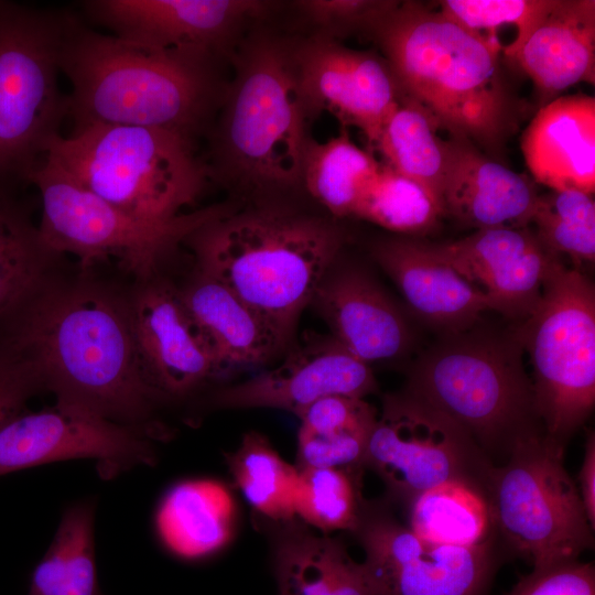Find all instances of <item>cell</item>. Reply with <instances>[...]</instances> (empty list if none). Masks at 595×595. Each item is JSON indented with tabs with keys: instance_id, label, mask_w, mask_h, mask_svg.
I'll return each instance as SVG.
<instances>
[{
	"instance_id": "cell-31",
	"label": "cell",
	"mask_w": 595,
	"mask_h": 595,
	"mask_svg": "<svg viewBox=\"0 0 595 595\" xmlns=\"http://www.w3.org/2000/svg\"><path fill=\"white\" fill-rule=\"evenodd\" d=\"M26 595H102L90 502L76 504L64 512L51 545L32 573Z\"/></svg>"
},
{
	"instance_id": "cell-28",
	"label": "cell",
	"mask_w": 595,
	"mask_h": 595,
	"mask_svg": "<svg viewBox=\"0 0 595 595\" xmlns=\"http://www.w3.org/2000/svg\"><path fill=\"white\" fill-rule=\"evenodd\" d=\"M377 416L361 398L329 396L312 403L299 415L296 468L359 470Z\"/></svg>"
},
{
	"instance_id": "cell-40",
	"label": "cell",
	"mask_w": 595,
	"mask_h": 595,
	"mask_svg": "<svg viewBox=\"0 0 595 595\" xmlns=\"http://www.w3.org/2000/svg\"><path fill=\"white\" fill-rule=\"evenodd\" d=\"M505 595H595V569L580 560L533 567Z\"/></svg>"
},
{
	"instance_id": "cell-25",
	"label": "cell",
	"mask_w": 595,
	"mask_h": 595,
	"mask_svg": "<svg viewBox=\"0 0 595 595\" xmlns=\"http://www.w3.org/2000/svg\"><path fill=\"white\" fill-rule=\"evenodd\" d=\"M180 295L219 372L230 366L264 364L285 346L255 310L202 272L197 271Z\"/></svg>"
},
{
	"instance_id": "cell-17",
	"label": "cell",
	"mask_w": 595,
	"mask_h": 595,
	"mask_svg": "<svg viewBox=\"0 0 595 595\" xmlns=\"http://www.w3.org/2000/svg\"><path fill=\"white\" fill-rule=\"evenodd\" d=\"M90 21L112 35L160 50L214 57L239 25L260 14L264 2L250 0H88Z\"/></svg>"
},
{
	"instance_id": "cell-41",
	"label": "cell",
	"mask_w": 595,
	"mask_h": 595,
	"mask_svg": "<svg viewBox=\"0 0 595 595\" xmlns=\"http://www.w3.org/2000/svg\"><path fill=\"white\" fill-rule=\"evenodd\" d=\"M39 391L34 376L0 350V428L20 414L26 400Z\"/></svg>"
},
{
	"instance_id": "cell-20",
	"label": "cell",
	"mask_w": 595,
	"mask_h": 595,
	"mask_svg": "<svg viewBox=\"0 0 595 595\" xmlns=\"http://www.w3.org/2000/svg\"><path fill=\"white\" fill-rule=\"evenodd\" d=\"M412 311L447 334L468 329L480 313L494 310L488 296L459 274L432 244L393 238L372 249Z\"/></svg>"
},
{
	"instance_id": "cell-36",
	"label": "cell",
	"mask_w": 595,
	"mask_h": 595,
	"mask_svg": "<svg viewBox=\"0 0 595 595\" xmlns=\"http://www.w3.org/2000/svg\"><path fill=\"white\" fill-rule=\"evenodd\" d=\"M359 470L328 467L299 469L295 515L324 532H354L365 502Z\"/></svg>"
},
{
	"instance_id": "cell-9",
	"label": "cell",
	"mask_w": 595,
	"mask_h": 595,
	"mask_svg": "<svg viewBox=\"0 0 595 595\" xmlns=\"http://www.w3.org/2000/svg\"><path fill=\"white\" fill-rule=\"evenodd\" d=\"M563 455L564 446L536 432L488 473L485 499L496 536L533 567L578 560L594 548V529Z\"/></svg>"
},
{
	"instance_id": "cell-22",
	"label": "cell",
	"mask_w": 595,
	"mask_h": 595,
	"mask_svg": "<svg viewBox=\"0 0 595 595\" xmlns=\"http://www.w3.org/2000/svg\"><path fill=\"white\" fill-rule=\"evenodd\" d=\"M329 270L310 304L331 336L368 365L403 354L411 342L409 326L378 284L357 269Z\"/></svg>"
},
{
	"instance_id": "cell-10",
	"label": "cell",
	"mask_w": 595,
	"mask_h": 595,
	"mask_svg": "<svg viewBox=\"0 0 595 595\" xmlns=\"http://www.w3.org/2000/svg\"><path fill=\"white\" fill-rule=\"evenodd\" d=\"M533 368V400L543 432L565 446L595 403V289L560 259L517 332Z\"/></svg>"
},
{
	"instance_id": "cell-39",
	"label": "cell",
	"mask_w": 595,
	"mask_h": 595,
	"mask_svg": "<svg viewBox=\"0 0 595 595\" xmlns=\"http://www.w3.org/2000/svg\"><path fill=\"white\" fill-rule=\"evenodd\" d=\"M398 1L389 0H304L298 8L316 35L333 40L355 32L369 34L374 25Z\"/></svg>"
},
{
	"instance_id": "cell-38",
	"label": "cell",
	"mask_w": 595,
	"mask_h": 595,
	"mask_svg": "<svg viewBox=\"0 0 595 595\" xmlns=\"http://www.w3.org/2000/svg\"><path fill=\"white\" fill-rule=\"evenodd\" d=\"M555 0H444L440 12L493 46L502 57L510 32L517 53ZM507 51L508 52V40ZM517 55V54H516ZM516 57V56H515Z\"/></svg>"
},
{
	"instance_id": "cell-5",
	"label": "cell",
	"mask_w": 595,
	"mask_h": 595,
	"mask_svg": "<svg viewBox=\"0 0 595 595\" xmlns=\"http://www.w3.org/2000/svg\"><path fill=\"white\" fill-rule=\"evenodd\" d=\"M44 160L127 215L163 225L201 210L186 209L196 204L209 176L193 139L139 126L76 127L50 142Z\"/></svg>"
},
{
	"instance_id": "cell-18",
	"label": "cell",
	"mask_w": 595,
	"mask_h": 595,
	"mask_svg": "<svg viewBox=\"0 0 595 595\" xmlns=\"http://www.w3.org/2000/svg\"><path fill=\"white\" fill-rule=\"evenodd\" d=\"M376 390L369 365L329 335L298 346L275 368L219 390L214 403L227 409H280L299 416L322 398L364 399Z\"/></svg>"
},
{
	"instance_id": "cell-30",
	"label": "cell",
	"mask_w": 595,
	"mask_h": 595,
	"mask_svg": "<svg viewBox=\"0 0 595 595\" xmlns=\"http://www.w3.org/2000/svg\"><path fill=\"white\" fill-rule=\"evenodd\" d=\"M380 163L360 149L346 131L325 142L307 140L302 183L309 193L339 218L353 217Z\"/></svg>"
},
{
	"instance_id": "cell-29",
	"label": "cell",
	"mask_w": 595,
	"mask_h": 595,
	"mask_svg": "<svg viewBox=\"0 0 595 595\" xmlns=\"http://www.w3.org/2000/svg\"><path fill=\"white\" fill-rule=\"evenodd\" d=\"M439 130L422 106L401 95L375 145L386 159V164L421 183L442 202L448 143L439 136Z\"/></svg>"
},
{
	"instance_id": "cell-33",
	"label": "cell",
	"mask_w": 595,
	"mask_h": 595,
	"mask_svg": "<svg viewBox=\"0 0 595 595\" xmlns=\"http://www.w3.org/2000/svg\"><path fill=\"white\" fill-rule=\"evenodd\" d=\"M229 470L247 501L278 523L296 518L299 469L286 463L258 432L247 433L238 448L227 455Z\"/></svg>"
},
{
	"instance_id": "cell-4",
	"label": "cell",
	"mask_w": 595,
	"mask_h": 595,
	"mask_svg": "<svg viewBox=\"0 0 595 595\" xmlns=\"http://www.w3.org/2000/svg\"><path fill=\"white\" fill-rule=\"evenodd\" d=\"M184 242L192 247L197 271L230 289L286 345L344 235L322 217L258 208L218 215Z\"/></svg>"
},
{
	"instance_id": "cell-26",
	"label": "cell",
	"mask_w": 595,
	"mask_h": 595,
	"mask_svg": "<svg viewBox=\"0 0 595 595\" xmlns=\"http://www.w3.org/2000/svg\"><path fill=\"white\" fill-rule=\"evenodd\" d=\"M280 524L273 547L278 595H374L363 564L340 540L316 536L295 519Z\"/></svg>"
},
{
	"instance_id": "cell-23",
	"label": "cell",
	"mask_w": 595,
	"mask_h": 595,
	"mask_svg": "<svg viewBox=\"0 0 595 595\" xmlns=\"http://www.w3.org/2000/svg\"><path fill=\"white\" fill-rule=\"evenodd\" d=\"M520 149L533 180L550 191H595V98L545 102L523 130Z\"/></svg>"
},
{
	"instance_id": "cell-14",
	"label": "cell",
	"mask_w": 595,
	"mask_h": 595,
	"mask_svg": "<svg viewBox=\"0 0 595 595\" xmlns=\"http://www.w3.org/2000/svg\"><path fill=\"white\" fill-rule=\"evenodd\" d=\"M143 429L119 424L61 404L15 415L0 428V475L56 461L96 459L111 478L133 466L153 465Z\"/></svg>"
},
{
	"instance_id": "cell-7",
	"label": "cell",
	"mask_w": 595,
	"mask_h": 595,
	"mask_svg": "<svg viewBox=\"0 0 595 595\" xmlns=\"http://www.w3.org/2000/svg\"><path fill=\"white\" fill-rule=\"evenodd\" d=\"M306 119L293 44L272 37L253 40L239 56L227 91L213 137L209 174L220 173L260 190L301 184Z\"/></svg>"
},
{
	"instance_id": "cell-42",
	"label": "cell",
	"mask_w": 595,
	"mask_h": 595,
	"mask_svg": "<svg viewBox=\"0 0 595 595\" xmlns=\"http://www.w3.org/2000/svg\"><path fill=\"white\" fill-rule=\"evenodd\" d=\"M580 495L591 527L595 528V437L589 433L586 439L585 453L578 473Z\"/></svg>"
},
{
	"instance_id": "cell-15",
	"label": "cell",
	"mask_w": 595,
	"mask_h": 595,
	"mask_svg": "<svg viewBox=\"0 0 595 595\" xmlns=\"http://www.w3.org/2000/svg\"><path fill=\"white\" fill-rule=\"evenodd\" d=\"M293 58L307 118L328 111L375 145L402 95L386 60L316 34L293 44Z\"/></svg>"
},
{
	"instance_id": "cell-2",
	"label": "cell",
	"mask_w": 595,
	"mask_h": 595,
	"mask_svg": "<svg viewBox=\"0 0 595 595\" xmlns=\"http://www.w3.org/2000/svg\"><path fill=\"white\" fill-rule=\"evenodd\" d=\"M369 35L402 95L422 106L440 130L490 158L501 151L517 128L518 110L493 46L415 1H398Z\"/></svg>"
},
{
	"instance_id": "cell-37",
	"label": "cell",
	"mask_w": 595,
	"mask_h": 595,
	"mask_svg": "<svg viewBox=\"0 0 595 595\" xmlns=\"http://www.w3.org/2000/svg\"><path fill=\"white\" fill-rule=\"evenodd\" d=\"M531 224L536 236L554 256L576 263L595 259V202L581 191H550L539 195Z\"/></svg>"
},
{
	"instance_id": "cell-11",
	"label": "cell",
	"mask_w": 595,
	"mask_h": 595,
	"mask_svg": "<svg viewBox=\"0 0 595 595\" xmlns=\"http://www.w3.org/2000/svg\"><path fill=\"white\" fill-rule=\"evenodd\" d=\"M28 182L41 194L39 230L52 250L76 256L82 269L116 258L137 281L155 277L178 244L226 212L220 206L203 208L193 218L171 225L142 220L88 192L45 160Z\"/></svg>"
},
{
	"instance_id": "cell-6",
	"label": "cell",
	"mask_w": 595,
	"mask_h": 595,
	"mask_svg": "<svg viewBox=\"0 0 595 595\" xmlns=\"http://www.w3.org/2000/svg\"><path fill=\"white\" fill-rule=\"evenodd\" d=\"M468 329L446 334L423 354L405 391L462 428L490 462L497 455L506 461L518 440L543 432L523 348L518 333Z\"/></svg>"
},
{
	"instance_id": "cell-19",
	"label": "cell",
	"mask_w": 595,
	"mask_h": 595,
	"mask_svg": "<svg viewBox=\"0 0 595 595\" xmlns=\"http://www.w3.org/2000/svg\"><path fill=\"white\" fill-rule=\"evenodd\" d=\"M432 245L488 296L495 311L516 318H526L534 310L548 272L559 259L529 227L478 229L455 242Z\"/></svg>"
},
{
	"instance_id": "cell-21",
	"label": "cell",
	"mask_w": 595,
	"mask_h": 595,
	"mask_svg": "<svg viewBox=\"0 0 595 595\" xmlns=\"http://www.w3.org/2000/svg\"><path fill=\"white\" fill-rule=\"evenodd\" d=\"M447 143L445 214L476 230L529 227L539 197L534 183L468 141L450 138Z\"/></svg>"
},
{
	"instance_id": "cell-35",
	"label": "cell",
	"mask_w": 595,
	"mask_h": 595,
	"mask_svg": "<svg viewBox=\"0 0 595 595\" xmlns=\"http://www.w3.org/2000/svg\"><path fill=\"white\" fill-rule=\"evenodd\" d=\"M58 256L39 227L0 197V316L50 274Z\"/></svg>"
},
{
	"instance_id": "cell-32",
	"label": "cell",
	"mask_w": 595,
	"mask_h": 595,
	"mask_svg": "<svg viewBox=\"0 0 595 595\" xmlns=\"http://www.w3.org/2000/svg\"><path fill=\"white\" fill-rule=\"evenodd\" d=\"M409 528L429 542L466 548L483 543L495 531L485 497L456 480L418 495L409 505Z\"/></svg>"
},
{
	"instance_id": "cell-27",
	"label": "cell",
	"mask_w": 595,
	"mask_h": 595,
	"mask_svg": "<svg viewBox=\"0 0 595 595\" xmlns=\"http://www.w3.org/2000/svg\"><path fill=\"white\" fill-rule=\"evenodd\" d=\"M236 506L227 487L214 479H188L173 485L155 512L163 545L185 560L208 556L231 539Z\"/></svg>"
},
{
	"instance_id": "cell-1",
	"label": "cell",
	"mask_w": 595,
	"mask_h": 595,
	"mask_svg": "<svg viewBox=\"0 0 595 595\" xmlns=\"http://www.w3.org/2000/svg\"><path fill=\"white\" fill-rule=\"evenodd\" d=\"M0 350L57 404L145 430L156 400L139 368L127 293L47 274L0 316Z\"/></svg>"
},
{
	"instance_id": "cell-24",
	"label": "cell",
	"mask_w": 595,
	"mask_h": 595,
	"mask_svg": "<svg viewBox=\"0 0 595 595\" xmlns=\"http://www.w3.org/2000/svg\"><path fill=\"white\" fill-rule=\"evenodd\" d=\"M512 63L547 101L577 83L594 84L595 1L555 0Z\"/></svg>"
},
{
	"instance_id": "cell-13",
	"label": "cell",
	"mask_w": 595,
	"mask_h": 595,
	"mask_svg": "<svg viewBox=\"0 0 595 595\" xmlns=\"http://www.w3.org/2000/svg\"><path fill=\"white\" fill-rule=\"evenodd\" d=\"M354 533L374 595H487L502 563L495 531L475 547L436 544L367 502Z\"/></svg>"
},
{
	"instance_id": "cell-8",
	"label": "cell",
	"mask_w": 595,
	"mask_h": 595,
	"mask_svg": "<svg viewBox=\"0 0 595 595\" xmlns=\"http://www.w3.org/2000/svg\"><path fill=\"white\" fill-rule=\"evenodd\" d=\"M68 13L0 1V197L29 181L68 116L58 86Z\"/></svg>"
},
{
	"instance_id": "cell-3",
	"label": "cell",
	"mask_w": 595,
	"mask_h": 595,
	"mask_svg": "<svg viewBox=\"0 0 595 595\" xmlns=\"http://www.w3.org/2000/svg\"><path fill=\"white\" fill-rule=\"evenodd\" d=\"M212 60L101 34L68 13L60 56L72 87L67 117L74 128L139 126L193 139L217 100Z\"/></svg>"
},
{
	"instance_id": "cell-34",
	"label": "cell",
	"mask_w": 595,
	"mask_h": 595,
	"mask_svg": "<svg viewBox=\"0 0 595 595\" xmlns=\"http://www.w3.org/2000/svg\"><path fill=\"white\" fill-rule=\"evenodd\" d=\"M443 215V203L429 188L380 163L353 217L391 231L416 235L431 230Z\"/></svg>"
},
{
	"instance_id": "cell-16",
	"label": "cell",
	"mask_w": 595,
	"mask_h": 595,
	"mask_svg": "<svg viewBox=\"0 0 595 595\" xmlns=\"http://www.w3.org/2000/svg\"><path fill=\"white\" fill-rule=\"evenodd\" d=\"M127 294L139 368L155 400L186 397L218 375L180 290L155 275Z\"/></svg>"
},
{
	"instance_id": "cell-12",
	"label": "cell",
	"mask_w": 595,
	"mask_h": 595,
	"mask_svg": "<svg viewBox=\"0 0 595 595\" xmlns=\"http://www.w3.org/2000/svg\"><path fill=\"white\" fill-rule=\"evenodd\" d=\"M493 465L462 428L405 390L385 396L364 458L389 497L408 506L426 489L451 480L485 497Z\"/></svg>"
}]
</instances>
